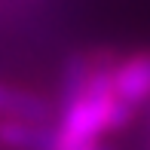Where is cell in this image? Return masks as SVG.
<instances>
[{"label": "cell", "mask_w": 150, "mask_h": 150, "mask_svg": "<svg viewBox=\"0 0 150 150\" xmlns=\"http://www.w3.org/2000/svg\"><path fill=\"white\" fill-rule=\"evenodd\" d=\"M110 86L113 95L135 113L150 104V49H132L126 55H117L110 67Z\"/></svg>", "instance_id": "obj_1"}, {"label": "cell", "mask_w": 150, "mask_h": 150, "mask_svg": "<svg viewBox=\"0 0 150 150\" xmlns=\"http://www.w3.org/2000/svg\"><path fill=\"white\" fill-rule=\"evenodd\" d=\"M58 104L46 95L25 86L0 80V120H31V122H55Z\"/></svg>", "instance_id": "obj_2"}, {"label": "cell", "mask_w": 150, "mask_h": 150, "mask_svg": "<svg viewBox=\"0 0 150 150\" xmlns=\"http://www.w3.org/2000/svg\"><path fill=\"white\" fill-rule=\"evenodd\" d=\"M0 147L3 150H58L55 122L0 120Z\"/></svg>", "instance_id": "obj_3"}, {"label": "cell", "mask_w": 150, "mask_h": 150, "mask_svg": "<svg viewBox=\"0 0 150 150\" xmlns=\"http://www.w3.org/2000/svg\"><path fill=\"white\" fill-rule=\"evenodd\" d=\"M80 150H104L101 144H92V147H80Z\"/></svg>", "instance_id": "obj_4"}]
</instances>
